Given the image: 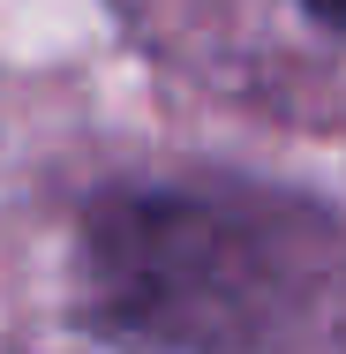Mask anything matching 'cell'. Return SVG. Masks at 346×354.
<instances>
[{"label":"cell","instance_id":"obj_1","mask_svg":"<svg viewBox=\"0 0 346 354\" xmlns=\"http://www.w3.org/2000/svg\"><path fill=\"white\" fill-rule=\"evenodd\" d=\"M98 272L121 317L196 339V332H233L256 317L278 272V241L241 212L143 196L98 218Z\"/></svg>","mask_w":346,"mask_h":354},{"label":"cell","instance_id":"obj_2","mask_svg":"<svg viewBox=\"0 0 346 354\" xmlns=\"http://www.w3.org/2000/svg\"><path fill=\"white\" fill-rule=\"evenodd\" d=\"M309 15H316V23H331V30H346V0H309Z\"/></svg>","mask_w":346,"mask_h":354}]
</instances>
